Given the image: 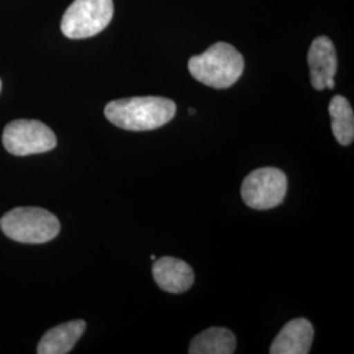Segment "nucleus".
<instances>
[{
    "instance_id": "f257e3e1",
    "label": "nucleus",
    "mask_w": 354,
    "mask_h": 354,
    "mask_svg": "<svg viewBox=\"0 0 354 354\" xmlns=\"http://www.w3.org/2000/svg\"><path fill=\"white\" fill-rule=\"evenodd\" d=\"M104 113L114 127L130 131H147L168 124L176 114V104L159 96L129 97L108 102Z\"/></svg>"
},
{
    "instance_id": "f03ea898",
    "label": "nucleus",
    "mask_w": 354,
    "mask_h": 354,
    "mask_svg": "<svg viewBox=\"0 0 354 354\" xmlns=\"http://www.w3.org/2000/svg\"><path fill=\"white\" fill-rule=\"evenodd\" d=\"M192 76L207 87L225 89L234 86L243 71L244 58L227 42H216L200 55L189 59Z\"/></svg>"
},
{
    "instance_id": "7ed1b4c3",
    "label": "nucleus",
    "mask_w": 354,
    "mask_h": 354,
    "mask_svg": "<svg viewBox=\"0 0 354 354\" xmlns=\"http://www.w3.org/2000/svg\"><path fill=\"white\" fill-rule=\"evenodd\" d=\"M0 228L10 239L26 244H42L59 234L55 215L41 207H16L0 218Z\"/></svg>"
},
{
    "instance_id": "20e7f679",
    "label": "nucleus",
    "mask_w": 354,
    "mask_h": 354,
    "mask_svg": "<svg viewBox=\"0 0 354 354\" xmlns=\"http://www.w3.org/2000/svg\"><path fill=\"white\" fill-rule=\"evenodd\" d=\"M113 13V0H74L64 12L61 30L71 39L93 37L109 26Z\"/></svg>"
},
{
    "instance_id": "39448f33",
    "label": "nucleus",
    "mask_w": 354,
    "mask_h": 354,
    "mask_svg": "<svg viewBox=\"0 0 354 354\" xmlns=\"http://www.w3.org/2000/svg\"><path fill=\"white\" fill-rule=\"evenodd\" d=\"M286 192V175L273 167L254 169L241 184V198L254 210H269L279 206Z\"/></svg>"
},
{
    "instance_id": "423d86ee",
    "label": "nucleus",
    "mask_w": 354,
    "mask_h": 354,
    "mask_svg": "<svg viewBox=\"0 0 354 354\" xmlns=\"http://www.w3.org/2000/svg\"><path fill=\"white\" fill-rule=\"evenodd\" d=\"M3 146L12 155L28 156L55 149L57 137L41 121L16 120L4 129Z\"/></svg>"
},
{
    "instance_id": "0eeeda50",
    "label": "nucleus",
    "mask_w": 354,
    "mask_h": 354,
    "mask_svg": "<svg viewBox=\"0 0 354 354\" xmlns=\"http://www.w3.org/2000/svg\"><path fill=\"white\" fill-rule=\"evenodd\" d=\"M311 84L317 91L335 88L337 54L333 42L326 36L315 38L307 54Z\"/></svg>"
},
{
    "instance_id": "6e6552de",
    "label": "nucleus",
    "mask_w": 354,
    "mask_h": 354,
    "mask_svg": "<svg viewBox=\"0 0 354 354\" xmlns=\"http://www.w3.org/2000/svg\"><path fill=\"white\" fill-rule=\"evenodd\" d=\"M152 274L162 290L181 294L189 290L194 282V273L188 263L165 256L153 261Z\"/></svg>"
},
{
    "instance_id": "1a4fd4ad",
    "label": "nucleus",
    "mask_w": 354,
    "mask_h": 354,
    "mask_svg": "<svg viewBox=\"0 0 354 354\" xmlns=\"http://www.w3.org/2000/svg\"><path fill=\"white\" fill-rule=\"evenodd\" d=\"M314 342V326L304 317L283 326L270 345L272 354H307Z\"/></svg>"
},
{
    "instance_id": "9d476101",
    "label": "nucleus",
    "mask_w": 354,
    "mask_h": 354,
    "mask_svg": "<svg viewBox=\"0 0 354 354\" xmlns=\"http://www.w3.org/2000/svg\"><path fill=\"white\" fill-rule=\"evenodd\" d=\"M84 320H73L49 329L38 342V354L68 353L86 330Z\"/></svg>"
},
{
    "instance_id": "9b49d317",
    "label": "nucleus",
    "mask_w": 354,
    "mask_h": 354,
    "mask_svg": "<svg viewBox=\"0 0 354 354\" xmlns=\"http://www.w3.org/2000/svg\"><path fill=\"white\" fill-rule=\"evenodd\" d=\"M236 349V339L227 328L213 327L198 333L189 345L190 354H232Z\"/></svg>"
},
{
    "instance_id": "f8f14e48",
    "label": "nucleus",
    "mask_w": 354,
    "mask_h": 354,
    "mask_svg": "<svg viewBox=\"0 0 354 354\" xmlns=\"http://www.w3.org/2000/svg\"><path fill=\"white\" fill-rule=\"evenodd\" d=\"M332 131L342 146H349L354 140V114L349 102L344 96H335L329 102Z\"/></svg>"
},
{
    "instance_id": "ddd939ff",
    "label": "nucleus",
    "mask_w": 354,
    "mask_h": 354,
    "mask_svg": "<svg viewBox=\"0 0 354 354\" xmlns=\"http://www.w3.org/2000/svg\"><path fill=\"white\" fill-rule=\"evenodd\" d=\"M189 114H196V111H194V109H192V108H189Z\"/></svg>"
},
{
    "instance_id": "4468645a",
    "label": "nucleus",
    "mask_w": 354,
    "mask_h": 354,
    "mask_svg": "<svg viewBox=\"0 0 354 354\" xmlns=\"http://www.w3.org/2000/svg\"><path fill=\"white\" fill-rule=\"evenodd\" d=\"M151 260L152 261H155V260H156V256H155V254H151Z\"/></svg>"
},
{
    "instance_id": "2eb2a0df",
    "label": "nucleus",
    "mask_w": 354,
    "mask_h": 354,
    "mask_svg": "<svg viewBox=\"0 0 354 354\" xmlns=\"http://www.w3.org/2000/svg\"><path fill=\"white\" fill-rule=\"evenodd\" d=\"M0 91H1V82H0Z\"/></svg>"
}]
</instances>
